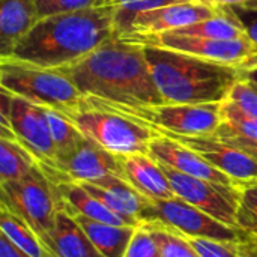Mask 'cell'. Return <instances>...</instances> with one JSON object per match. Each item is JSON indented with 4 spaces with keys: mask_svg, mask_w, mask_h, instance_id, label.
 <instances>
[{
    "mask_svg": "<svg viewBox=\"0 0 257 257\" xmlns=\"http://www.w3.org/2000/svg\"><path fill=\"white\" fill-rule=\"evenodd\" d=\"M87 238L104 257H123L137 230L134 226H114L72 214Z\"/></svg>",
    "mask_w": 257,
    "mask_h": 257,
    "instance_id": "21",
    "label": "cell"
},
{
    "mask_svg": "<svg viewBox=\"0 0 257 257\" xmlns=\"http://www.w3.org/2000/svg\"><path fill=\"white\" fill-rule=\"evenodd\" d=\"M190 0H114V36H120L126 29L128 23L140 12L154 11L175 3H182Z\"/></svg>",
    "mask_w": 257,
    "mask_h": 257,
    "instance_id": "27",
    "label": "cell"
},
{
    "mask_svg": "<svg viewBox=\"0 0 257 257\" xmlns=\"http://www.w3.org/2000/svg\"><path fill=\"white\" fill-rule=\"evenodd\" d=\"M39 166L51 182L71 181L77 184H96L107 176H119L123 179L122 157L86 137L68 152L56 155L51 164Z\"/></svg>",
    "mask_w": 257,
    "mask_h": 257,
    "instance_id": "9",
    "label": "cell"
},
{
    "mask_svg": "<svg viewBox=\"0 0 257 257\" xmlns=\"http://www.w3.org/2000/svg\"><path fill=\"white\" fill-rule=\"evenodd\" d=\"M161 134L169 136L196 151L209 164H212L215 169H218L238 184L257 181L256 160L215 136H179L172 133Z\"/></svg>",
    "mask_w": 257,
    "mask_h": 257,
    "instance_id": "14",
    "label": "cell"
},
{
    "mask_svg": "<svg viewBox=\"0 0 257 257\" xmlns=\"http://www.w3.org/2000/svg\"><path fill=\"white\" fill-rule=\"evenodd\" d=\"M84 96L123 107L166 104L145 56V44L113 36L78 62L62 68Z\"/></svg>",
    "mask_w": 257,
    "mask_h": 257,
    "instance_id": "1",
    "label": "cell"
},
{
    "mask_svg": "<svg viewBox=\"0 0 257 257\" xmlns=\"http://www.w3.org/2000/svg\"><path fill=\"white\" fill-rule=\"evenodd\" d=\"M191 247L196 250L199 257H239L236 250V242L217 241L211 238H193L187 236Z\"/></svg>",
    "mask_w": 257,
    "mask_h": 257,
    "instance_id": "31",
    "label": "cell"
},
{
    "mask_svg": "<svg viewBox=\"0 0 257 257\" xmlns=\"http://www.w3.org/2000/svg\"><path fill=\"white\" fill-rule=\"evenodd\" d=\"M0 233L32 257H51L42 239L20 217L0 206Z\"/></svg>",
    "mask_w": 257,
    "mask_h": 257,
    "instance_id": "24",
    "label": "cell"
},
{
    "mask_svg": "<svg viewBox=\"0 0 257 257\" xmlns=\"http://www.w3.org/2000/svg\"><path fill=\"white\" fill-rule=\"evenodd\" d=\"M114 9L113 3L41 18L8 57L39 68L69 66L114 36Z\"/></svg>",
    "mask_w": 257,
    "mask_h": 257,
    "instance_id": "2",
    "label": "cell"
},
{
    "mask_svg": "<svg viewBox=\"0 0 257 257\" xmlns=\"http://www.w3.org/2000/svg\"><path fill=\"white\" fill-rule=\"evenodd\" d=\"M244 6H247V8H254V9H257V0H248V2H245V3H244Z\"/></svg>",
    "mask_w": 257,
    "mask_h": 257,
    "instance_id": "39",
    "label": "cell"
},
{
    "mask_svg": "<svg viewBox=\"0 0 257 257\" xmlns=\"http://www.w3.org/2000/svg\"><path fill=\"white\" fill-rule=\"evenodd\" d=\"M224 8L238 18V21L245 29L247 36L257 45V9L247 8L244 5H233V6H224Z\"/></svg>",
    "mask_w": 257,
    "mask_h": 257,
    "instance_id": "35",
    "label": "cell"
},
{
    "mask_svg": "<svg viewBox=\"0 0 257 257\" xmlns=\"http://www.w3.org/2000/svg\"><path fill=\"white\" fill-rule=\"evenodd\" d=\"M51 257H104L77 220L66 209H60L54 227L41 238Z\"/></svg>",
    "mask_w": 257,
    "mask_h": 257,
    "instance_id": "17",
    "label": "cell"
},
{
    "mask_svg": "<svg viewBox=\"0 0 257 257\" xmlns=\"http://www.w3.org/2000/svg\"><path fill=\"white\" fill-rule=\"evenodd\" d=\"M39 18H45L63 12H75L92 8L113 5V0H35Z\"/></svg>",
    "mask_w": 257,
    "mask_h": 257,
    "instance_id": "30",
    "label": "cell"
},
{
    "mask_svg": "<svg viewBox=\"0 0 257 257\" xmlns=\"http://www.w3.org/2000/svg\"><path fill=\"white\" fill-rule=\"evenodd\" d=\"M110 104V102H107ZM120 113L151 125L158 133L179 136H215L223 123L220 104H161L123 107L110 104Z\"/></svg>",
    "mask_w": 257,
    "mask_h": 257,
    "instance_id": "7",
    "label": "cell"
},
{
    "mask_svg": "<svg viewBox=\"0 0 257 257\" xmlns=\"http://www.w3.org/2000/svg\"><path fill=\"white\" fill-rule=\"evenodd\" d=\"M142 226L155 241L161 257H199L187 236L176 229L157 221H145Z\"/></svg>",
    "mask_w": 257,
    "mask_h": 257,
    "instance_id": "25",
    "label": "cell"
},
{
    "mask_svg": "<svg viewBox=\"0 0 257 257\" xmlns=\"http://www.w3.org/2000/svg\"><path fill=\"white\" fill-rule=\"evenodd\" d=\"M236 224L245 233L257 232V181L239 185Z\"/></svg>",
    "mask_w": 257,
    "mask_h": 257,
    "instance_id": "28",
    "label": "cell"
},
{
    "mask_svg": "<svg viewBox=\"0 0 257 257\" xmlns=\"http://www.w3.org/2000/svg\"><path fill=\"white\" fill-rule=\"evenodd\" d=\"M145 56L166 104H220L241 80V68L145 44Z\"/></svg>",
    "mask_w": 257,
    "mask_h": 257,
    "instance_id": "3",
    "label": "cell"
},
{
    "mask_svg": "<svg viewBox=\"0 0 257 257\" xmlns=\"http://www.w3.org/2000/svg\"><path fill=\"white\" fill-rule=\"evenodd\" d=\"M140 223L157 221L170 226L185 236L211 238L217 241L236 242L245 236V232L223 224L214 217L194 208L179 197L154 200L146 199L139 214Z\"/></svg>",
    "mask_w": 257,
    "mask_h": 257,
    "instance_id": "8",
    "label": "cell"
},
{
    "mask_svg": "<svg viewBox=\"0 0 257 257\" xmlns=\"http://www.w3.org/2000/svg\"><path fill=\"white\" fill-rule=\"evenodd\" d=\"M38 160L17 139L0 137V184L20 181L27 176Z\"/></svg>",
    "mask_w": 257,
    "mask_h": 257,
    "instance_id": "23",
    "label": "cell"
},
{
    "mask_svg": "<svg viewBox=\"0 0 257 257\" xmlns=\"http://www.w3.org/2000/svg\"><path fill=\"white\" fill-rule=\"evenodd\" d=\"M248 235H251V236H254V238H257V232H253V233H248Z\"/></svg>",
    "mask_w": 257,
    "mask_h": 257,
    "instance_id": "40",
    "label": "cell"
},
{
    "mask_svg": "<svg viewBox=\"0 0 257 257\" xmlns=\"http://www.w3.org/2000/svg\"><path fill=\"white\" fill-rule=\"evenodd\" d=\"M158 163V161H157ZM166 173L176 197L214 217L226 226L238 229L236 209L239 199V187H227L194 178L178 172L163 163H158Z\"/></svg>",
    "mask_w": 257,
    "mask_h": 257,
    "instance_id": "10",
    "label": "cell"
},
{
    "mask_svg": "<svg viewBox=\"0 0 257 257\" xmlns=\"http://www.w3.org/2000/svg\"><path fill=\"white\" fill-rule=\"evenodd\" d=\"M123 257H161V254L149 232L140 224Z\"/></svg>",
    "mask_w": 257,
    "mask_h": 257,
    "instance_id": "33",
    "label": "cell"
},
{
    "mask_svg": "<svg viewBox=\"0 0 257 257\" xmlns=\"http://www.w3.org/2000/svg\"><path fill=\"white\" fill-rule=\"evenodd\" d=\"M236 250L239 257H257V239L245 233V236L236 242Z\"/></svg>",
    "mask_w": 257,
    "mask_h": 257,
    "instance_id": "36",
    "label": "cell"
},
{
    "mask_svg": "<svg viewBox=\"0 0 257 257\" xmlns=\"http://www.w3.org/2000/svg\"><path fill=\"white\" fill-rule=\"evenodd\" d=\"M241 78L257 86V56L245 68H241Z\"/></svg>",
    "mask_w": 257,
    "mask_h": 257,
    "instance_id": "38",
    "label": "cell"
},
{
    "mask_svg": "<svg viewBox=\"0 0 257 257\" xmlns=\"http://www.w3.org/2000/svg\"><path fill=\"white\" fill-rule=\"evenodd\" d=\"M215 137H218L220 140L241 149L242 152H245L247 155H250L253 160L257 161V142L256 140H251V139H247V137H242L236 133H233L230 128H227L224 123H221V126L218 128V131L215 133Z\"/></svg>",
    "mask_w": 257,
    "mask_h": 257,
    "instance_id": "34",
    "label": "cell"
},
{
    "mask_svg": "<svg viewBox=\"0 0 257 257\" xmlns=\"http://www.w3.org/2000/svg\"><path fill=\"white\" fill-rule=\"evenodd\" d=\"M143 44L160 45L181 53L193 54L221 65L245 68L257 56V45L250 39H209L179 36L170 32L145 39Z\"/></svg>",
    "mask_w": 257,
    "mask_h": 257,
    "instance_id": "11",
    "label": "cell"
},
{
    "mask_svg": "<svg viewBox=\"0 0 257 257\" xmlns=\"http://www.w3.org/2000/svg\"><path fill=\"white\" fill-rule=\"evenodd\" d=\"M221 117L223 123L233 133L257 142V119L242 111L232 101L226 99L221 102Z\"/></svg>",
    "mask_w": 257,
    "mask_h": 257,
    "instance_id": "29",
    "label": "cell"
},
{
    "mask_svg": "<svg viewBox=\"0 0 257 257\" xmlns=\"http://www.w3.org/2000/svg\"><path fill=\"white\" fill-rule=\"evenodd\" d=\"M179 36L209 38V39H244L248 38L245 29L238 18L226 8H220L218 14L212 18L190 24L187 27L170 32Z\"/></svg>",
    "mask_w": 257,
    "mask_h": 257,
    "instance_id": "22",
    "label": "cell"
},
{
    "mask_svg": "<svg viewBox=\"0 0 257 257\" xmlns=\"http://www.w3.org/2000/svg\"><path fill=\"white\" fill-rule=\"evenodd\" d=\"M44 110H45L50 133L56 146V155L68 152L84 137L62 111L56 108H50V107H44Z\"/></svg>",
    "mask_w": 257,
    "mask_h": 257,
    "instance_id": "26",
    "label": "cell"
},
{
    "mask_svg": "<svg viewBox=\"0 0 257 257\" xmlns=\"http://www.w3.org/2000/svg\"><path fill=\"white\" fill-rule=\"evenodd\" d=\"M256 87H257V86H256Z\"/></svg>",
    "mask_w": 257,
    "mask_h": 257,
    "instance_id": "43",
    "label": "cell"
},
{
    "mask_svg": "<svg viewBox=\"0 0 257 257\" xmlns=\"http://www.w3.org/2000/svg\"><path fill=\"white\" fill-rule=\"evenodd\" d=\"M0 206L27 223L39 238L54 227L62 200L56 184L48 179L39 164L23 179L0 184Z\"/></svg>",
    "mask_w": 257,
    "mask_h": 257,
    "instance_id": "6",
    "label": "cell"
},
{
    "mask_svg": "<svg viewBox=\"0 0 257 257\" xmlns=\"http://www.w3.org/2000/svg\"><path fill=\"white\" fill-rule=\"evenodd\" d=\"M80 185H83L93 197L102 202L113 212L131 221L134 226L142 224L139 214L145 205L146 197L136 191L125 179L119 176H107L96 184L81 182Z\"/></svg>",
    "mask_w": 257,
    "mask_h": 257,
    "instance_id": "18",
    "label": "cell"
},
{
    "mask_svg": "<svg viewBox=\"0 0 257 257\" xmlns=\"http://www.w3.org/2000/svg\"><path fill=\"white\" fill-rule=\"evenodd\" d=\"M35 0H2L0 5V54L8 57L14 47L39 21Z\"/></svg>",
    "mask_w": 257,
    "mask_h": 257,
    "instance_id": "19",
    "label": "cell"
},
{
    "mask_svg": "<svg viewBox=\"0 0 257 257\" xmlns=\"http://www.w3.org/2000/svg\"><path fill=\"white\" fill-rule=\"evenodd\" d=\"M148 155L158 163H163L178 172H182L194 178H200L227 187L241 185L235 182L232 178H229L227 175H224L223 172H220L218 169H215L212 164H209L196 151L190 149L181 142L169 136H164L161 133L149 143Z\"/></svg>",
    "mask_w": 257,
    "mask_h": 257,
    "instance_id": "15",
    "label": "cell"
},
{
    "mask_svg": "<svg viewBox=\"0 0 257 257\" xmlns=\"http://www.w3.org/2000/svg\"><path fill=\"white\" fill-rule=\"evenodd\" d=\"M123 179L143 197L164 200L176 197L161 166L148 154L122 157Z\"/></svg>",
    "mask_w": 257,
    "mask_h": 257,
    "instance_id": "16",
    "label": "cell"
},
{
    "mask_svg": "<svg viewBox=\"0 0 257 257\" xmlns=\"http://www.w3.org/2000/svg\"><path fill=\"white\" fill-rule=\"evenodd\" d=\"M218 11L220 8H214L197 0H190L148 12H140L133 17L119 38H128L143 42L145 39L212 18L218 14Z\"/></svg>",
    "mask_w": 257,
    "mask_h": 257,
    "instance_id": "12",
    "label": "cell"
},
{
    "mask_svg": "<svg viewBox=\"0 0 257 257\" xmlns=\"http://www.w3.org/2000/svg\"><path fill=\"white\" fill-rule=\"evenodd\" d=\"M253 238H254V236H253ZM256 239H257V238H256Z\"/></svg>",
    "mask_w": 257,
    "mask_h": 257,
    "instance_id": "41",
    "label": "cell"
},
{
    "mask_svg": "<svg viewBox=\"0 0 257 257\" xmlns=\"http://www.w3.org/2000/svg\"><path fill=\"white\" fill-rule=\"evenodd\" d=\"M227 99L232 101L235 105H238L247 114L257 119V87L250 81L241 78L232 87Z\"/></svg>",
    "mask_w": 257,
    "mask_h": 257,
    "instance_id": "32",
    "label": "cell"
},
{
    "mask_svg": "<svg viewBox=\"0 0 257 257\" xmlns=\"http://www.w3.org/2000/svg\"><path fill=\"white\" fill-rule=\"evenodd\" d=\"M9 123L17 140L33 154L39 164H51L54 161L56 146L42 105L12 95Z\"/></svg>",
    "mask_w": 257,
    "mask_h": 257,
    "instance_id": "13",
    "label": "cell"
},
{
    "mask_svg": "<svg viewBox=\"0 0 257 257\" xmlns=\"http://www.w3.org/2000/svg\"><path fill=\"white\" fill-rule=\"evenodd\" d=\"M113 2H114V0H113Z\"/></svg>",
    "mask_w": 257,
    "mask_h": 257,
    "instance_id": "42",
    "label": "cell"
},
{
    "mask_svg": "<svg viewBox=\"0 0 257 257\" xmlns=\"http://www.w3.org/2000/svg\"><path fill=\"white\" fill-rule=\"evenodd\" d=\"M57 187V193L62 200V208L71 214L83 215L86 218L114 224V226H134L126 218L117 215L110 208H107L102 202L93 197L83 185L71 181L54 182ZM139 227V226H134Z\"/></svg>",
    "mask_w": 257,
    "mask_h": 257,
    "instance_id": "20",
    "label": "cell"
},
{
    "mask_svg": "<svg viewBox=\"0 0 257 257\" xmlns=\"http://www.w3.org/2000/svg\"><path fill=\"white\" fill-rule=\"evenodd\" d=\"M62 113L86 139L120 157L148 154L149 143L160 134L151 125L92 96H84L78 105Z\"/></svg>",
    "mask_w": 257,
    "mask_h": 257,
    "instance_id": "4",
    "label": "cell"
},
{
    "mask_svg": "<svg viewBox=\"0 0 257 257\" xmlns=\"http://www.w3.org/2000/svg\"><path fill=\"white\" fill-rule=\"evenodd\" d=\"M0 257H32L0 233Z\"/></svg>",
    "mask_w": 257,
    "mask_h": 257,
    "instance_id": "37",
    "label": "cell"
},
{
    "mask_svg": "<svg viewBox=\"0 0 257 257\" xmlns=\"http://www.w3.org/2000/svg\"><path fill=\"white\" fill-rule=\"evenodd\" d=\"M0 84L12 95L59 111L78 105L84 95L62 69L39 68L0 57Z\"/></svg>",
    "mask_w": 257,
    "mask_h": 257,
    "instance_id": "5",
    "label": "cell"
}]
</instances>
